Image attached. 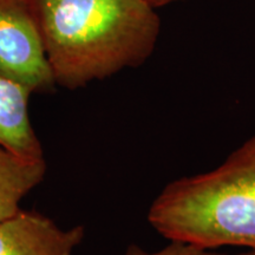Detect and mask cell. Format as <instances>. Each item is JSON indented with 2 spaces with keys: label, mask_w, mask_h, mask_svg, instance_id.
<instances>
[{
  "label": "cell",
  "mask_w": 255,
  "mask_h": 255,
  "mask_svg": "<svg viewBox=\"0 0 255 255\" xmlns=\"http://www.w3.org/2000/svg\"><path fill=\"white\" fill-rule=\"evenodd\" d=\"M146 2H149L152 7H159V6H164L168 4H171V2L178 1V0H145Z\"/></svg>",
  "instance_id": "8"
},
{
  "label": "cell",
  "mask_w": 255,
  "mask_h": 255,
  "mask_svg": "<svg viewBox=\"0 0 255 255\" xmlns=\"http://www.w3.org/2000/svg\"><path fill=\"white\" fill-rule=\"evenodd\" d=\"M32 92L0 76V144L26 157H44L43 148L30 120Z\"/></svg>",
  "instance_id": "5"
},
{
  "label": "cell",
  "mask_w": 255,
  "mask_h": 255,
  "mask_svg": "<svg viewBox=\"0 0 255 255\" xmlns=\"http://www.w3.org/2000/svg\"><path fill=\"white\" fill-rule=\"evenodd\" d=\"M126 255H226V254H219L210 252V250H205V248H200L194 245L183 244V242H175L170 241V244L163 250L154 252V253H148L144 252L138 247H130ZM238 255H255V252L248 251L246 253H241Z\"/></svg>",
  "instance_id": "7"
},
{
  "label": "cell",
  "mask_w": 255,
  "mask_h": 255,
  "mask_svg": "<svg viewBox=\"0 0 255 255\" xmlns=\"http://www.w3.org/2000/svg\"><path fill=\"white\" fill-rule=\"evenodd\" d=\"M45 158L26 157L0 144V223L17 214L20 201L44 180Z\"/></svg>",
  "instance_id": "6"
},
{
  "label": "cell",
  "mask_w": 255,
  "mask_h": 255,
  "mask_svg": "<svg viewBox=\"0 0 255 255\" xmlns=\"http://www.w3.org/2000/svg\"><path fill=\"white\" fill-rule=\"evenodd\" d=\"M84 227L60 228L37 212L19 210L0 223V255H72Z\"/></svg>",
  "instance_id": "4"
},
{
  "label": "cell",
  "mask_w": 255,
  "mask_h": 255,
  "mask_svg": "<svg viewBox=\"0 0 255 255\" xmlns=\"http://www.w3.org/2000/svg\"><path fill=\"white\" fill-rule=\"evenodd\" d=\"M148 221L170 241L255 252V135L214 170L168 183Z\"/></svg>",
  "instance_id": "2"
},
{
  "label": "cell",
  "mask_w": 255,
  "mask_h": 255,
  "mask_svg": "<svg viewBox=\"0 0 255 255\" xmlns=\"http://www.w3.org/2000/svg\"><path fill=\"white\" fill-rule=\"evenodd\" d=\"M0 76L32 94H45L56 87L27 0H0Z\"/></svg>",
  "instance_id": "3"
},
{
  "label": "cell",
  "mask_w": 255,
  "mask_h": 255,
  "mask_svg": "<svg viewBox=\"0 0 255 255\" xmlns=\"http://www.w3.org/2000/svg\"><path fill=\"white\" fill-rule=\"evenodd\" d=\"M56 85L76 90L138 68L157 43L161 20L145 0H27Z\"/></svg>",
  "instance_id": "1"
}]
</instances>
